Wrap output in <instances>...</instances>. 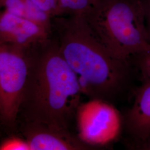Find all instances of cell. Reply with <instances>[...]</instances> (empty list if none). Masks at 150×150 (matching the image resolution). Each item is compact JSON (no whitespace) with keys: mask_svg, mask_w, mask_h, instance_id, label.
<instances>
[{"mask_svg":"<svg viewBox=\"0 0 150 150\" xmlns=\"http://www.w3.org/2000/svg\"><path fill=\"white\" fill-rule=\"evenodd\" d=\"M81 95L77 77L61 54L57 38H49L30 48L29 73L20 111L23 121L69 130Z\"/></svg>","mask_w":150,"mask_h":150,"instance_id":"1","label":"cell"},{"mask_svg":"<svg viewBox=\"0 0 150 150\" xmlns=\"http://www.w3.org/2000/svg\"><path fill=\"white\" fill-rule=\"evenodd\" d=\"M60 52L74 71L83 95L111 102L127 89L129 61L114 56L100 42L82 16H55Z\"/></svg>","mask_w":150,"mask_h":150,"instance_id":"2","label":"cell"},{"mask_svg":"<svg viewBox=\"0 0 150 150\" xmlns=\"http://www.w3.org/2000/svg\"><path fill=\"white\" fill-rule=\"evenodd\" d=\"M82 16L100 42L118 59L129 61L150 51L142 0H97Z\"/></svg>","mask_w":150,"mask_h":150,"instance_id":"3","label":"cell"},{"mask_svg":"<svg viewBox=\"0 0 150 150\" xmlns=\"http://www.w3.org/2000/svg\"><path fill=\"white\" fill-rule=\"evenodd\" d=\"M30 48L0 44V120L9 129L15 127L20 114L29 73Z\"/></svg>","mask_w":150,"mask_h":150,"instance_id":"4","label":"cell"},{"mask_svg":"<svg viewBox=\"0 0 150 150\" xmlns=\"http://www.w3.org/2000/svg\"><path fill=\"white\" fill-rule=\"evenodd\" d=\"M76 117L79 137L92 147L105 146L117 139L123 122L116 107L99 99L81 103Z\"/></svg>","mask_w":150,"mask_h":150,"instance_id":"5","label":"cell"},{"mask_svg":"<svg viewBox=\"0 0 150 150\" xmlns=\"http://www.w3.org/2000/svg\"><path fill=\"white\" fill-rule=\"evenodd\" d=\"M21 131L31 150H92L93 147L69 130L45 123L23 121Z\"/></svg>","mask_w":150,"mask_h":150,"instance_id":"6","label":"cell"},{"mask_svg":"<svg viewBox=\"0 0 150 150\" xmlns=\"http://www.w3.org/2000/svg\"><path fill=\"white\" fill-rule=\"evenodd\" d=\"M51 31L42 25L3 10L0 15V44L28 48L47 40Z\"/></svg>","mask_w":150,"mask_h":150,"instance_id":"7","label":"cell"},{"mask_svg":"<svg viewBox=\"0 0 150 150\" xmlns=\"http://www.w3.org/2000/svg\"><path fill=\"white\" fill-rule=\"evenodd\" d=\"M127 139L139 141L150 136V82H142L134 94L133 105L123 118Z\"/></svg>","mask_w":150,"mask_h":150,"instance_id":"8","label":"cell"},{"mask_svg":"<svg viewBox=\"0 0 150 150\" xmlns=\"http://www.w3.org/2000/svg\"><path fill=\"white\" fill-rule=\"evenodd\" d=\"M3 10L36 22L51 31L53 17L31 0H0Z\"/></svg>","mask_w":150,"mask_h":150,"instance_id":"9","label":"cell"},{"mask_svg":"<svg viewBox=\"0 0 150 150\" xmlns=\"http://www.w3.org/2000/svg\"><path fill=\"white\" fill-rule=\"evenodd\" d=\"M97 0H59L56 16L64 15L82 16L88 11Z\"/></svg>","mask_w":150,"mask_h":150,"instance_id":"10","label":"cell"},{"mask_svg":"<svg viewBox=\"0 0 150 150\" xmlns=\"http://www.w3.org/2000/svg\"><path fill=\"white\" fill-rule=\"evenodd\" d=\"M142 82H150V51L134 56Z\"/></svg>","mask_w":150,"mask_h":150,"instance_id":"11","label":"cell"},{"mask_svg":"<svg viewBox=\"0 0 150 150\" xmlns=\"http://www.w3.org/2000/svg\"><path fill=\"white\" fill-rule=\"evenodd\" d=\"M1 150H31L26 139L12 136L3 140L0 145Z\"/></svg>","mask_w":150,"mask_h":150,"instance_id":"12","label":"cell"},{"mask_svg":"<svg viewBox=\"0 0 150 150\" xmlns=\"http://www.w3.org/2000/svg\"><path fill=\"white\" fill-rule=\"evenodd\" d=\"M53 18L57 15L59 0H31Z\"/></svg>","mask_w":150,"mask_h":150,"instance_id":"13","label":"cell"},{"mask_svg":"<svg viewBox=\"0 0 150 150\" xmlns=\"http://www.w3.org/2000/svg\"><path fill=\"white\" fill-rule=\"evenodd\" d=\"M127 147L131 150H150V136L146 139L139 141H134L127 139Z\"/></svg>","mask_w":150,"mask_h":150,"instance_id":"14","label":"cell"},{"mask_svg":"<svg viewBox=\"0 0 150 150\" xmlns=\"http://www.w3.org/2000/svg\"><path fill=\"white\" fill-rule=\"evenodd\" d=\"M145 11V22L150 41V0H142Z\"/></svg>","mask_w":150,"mask_h":150,"instance_id":"15","label":"cell"}]
</instances>
